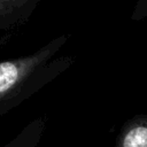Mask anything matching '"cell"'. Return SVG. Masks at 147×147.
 <instances>
[{"instance_id": "cell-1", "label": "cell", "mask_w": 147, "mask_h": 147, "mask_svg": "<svg viewBox=\"0 0 147 147\" xmlns=\"http://www.w3.org/2000/svg\"><path fill=\"white\" fill-rule=\"evenodd\" d=\"M68 39V34H61L31 54L0 61V116L20 106L74 64V56L59 55Z\"/></svg>"}, {"instance_id": "cell-4", "label": "cell", "mask_w": 147, "mask_h": 147, "mask_svg": "<svg viewBox=\"0 0 147 147\" xmlns=\"http://www.w3.org/2000/svg\"><path fill=\"white\" fill-rule=\"evenodd\" d=\"M46 130V119L40 116L28 123L14 138L0 147H37Z\"/></svg>"}, {"instance_id": "cell-3", "label": "cell", "mask_w": 147, "mask_h": 147, "mask_svg": "<svg viewBox=\"0 0 147 147\" xmlns=\"http://www.w3.org/2000/svg\"><path fill=\"white\" fill-rule=\"evenodd\" d=\"M114 147H147V113L136 115L122 125Z\"/></svg>"}, {"instance_id": "cell-5", "label": "cell", "mask_w": 147, "mask_h": 147, "mask_svg": "<svg viewBox=\"0 0 147 147\" xmlns=\"http://www.w3.org/2000/svg\"><path fill=\"white\" fill-rule=\"evenodd\" d=\"M147 18V0H139L131 15L132 21H141Z\"/></svg>"}, {"instance_id": "cell-2", "label": "cell", "mask_w": 147, "mask_h": 147, "mask_svg": "<svg viewBox=\"0 0 147 147\" xmlns=\"http://www.w3.org/2000/svg\"><path fill=\"white\" fill-rule=\"evenodd\" d=\"M38 3L39 0H0V33H3L5 41L24 26Z\"/></svg>"}]
</instances>
